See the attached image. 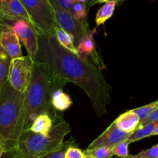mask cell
<instances>
[{
	"instance_id": "cell-1",
	"label": "cell",
	"mask_w": 158,
	"mask_h": 158,
	"mask_svg": "<svg viewBox=\"0 0 158 158\" xmlns=\"http://www.w3.org/2000/svg\"><path fill=\"white\" fill-rule=\"evenodd\" d=\"M35 60L48 67L51 90L63 89L67 83H73L85 92L98 117L106 113L112 102V88L93 62L68 51L55 36L45 34H39V51Z\"/></svg>"
},
{
	"instance_id": "cell-2",
	"label": "cell",
	"mask_w": 158,
	"mask_h": 158,
	"mask_svg": "<svg viewBox=\"0 0 158 158\" xmlns=\"http://www.w3.org/2000/svg\"><path fill=\"white\" fill-rule=\"evenodd\" d=\"M26 123V92H19L8 81L0 89V143L5 150L16 147Z\"/></svg>"
},
{
	"instance_id": "cell-3",
	"label": "cell",
	"mask_w": 158,
	"mask_h": 158,
	"mask_svg": "<svg viewBox=\"0 0 158 158\" xmlns=\"http://www.w3.org/2000/svg\"><path fill=\"white\" fill-rule=\"evenodd\" d=\"M71 132L69 123L57 114L48 135L33 133L30 129L24 130L16 147L13 149V153L17 158H44L59 150L65 136Z\"/></svg>"
},
{
	"instance_id": "cell-4",
	"label": "cell",
	"mask_w": 158,
	"mask_h": 158,
	"mask_svg": "<svg viewBox=\"0 0 158 158\" xmlns=\"http://www.w3.org/2000/svg\"><path fill=\"white\" fill-rule=\"evenodd\" d=\"M51 78L48 67L43 62L35 60L31 79L26 92L25 130L40 114L47 113L53 118L58 114L51 105Z\"/></svg>"
},
{
	"instance_id": "cell-5",
	"label": "cell",
	"mask_w": 158,
	"mask_h": 158,
	"mask_svg": "<svg viewBox=\"0 0 158 158\" xmlns=\"http://www.w3.org/2000/svg\"><path fill=\"white\" fill-rule=\"evenodd\" d=\"M39 34L54 36L57 24L49 0H20Z\"/></svg>"
},
{
	"instance_id": "cell-6",
	"label": "cell",
	"mask_w": 158,
	"mask_h": 158,
	"mask_svg": "<svg viewBox=\"0 0 158 158\" xmlns=\"http://www.w3.org/2000/svg\"><path fill=\"white\" fill-rule=\"evenodd\" d=\"M49 2L57 26L74 37L76 45L84 36L92 33L85 19H77L71 12L60 6L56 0H49Z\"/></svg>"
},
{
	"instance_id": "cell-7",
	"label": "cell",
	"mask_w": 158,
	"mask_h": 158,
	"mask_svg": "<svg viewBox=\"0 0 158 158\" xmlns=\"http://www.w3.org/2000/svg\"><path fill=\"white\" fill-rule=\"evenodd\" d=\"M34 60L30 56L12 59L7 81L18 92L23 93L27 92L32 77Z\"/></svg>"
},
{
	"instance_id": "cell-8",
	"label": "cell",
	"mask_w": 158,
	"mask_h": 158,
	"mask_svg": "<svg viewBox=\"0 0 158 158\" xmlns=\"http://www.w3.org/2000/svg\"><path fill=\"white\" fill-rule=\"evenodd\" d=\"M13 30L23 44L28 56L36 58L39 51V33L33 23L26 19H18L12 23Z\"/></svg>"
},
{
	"instance_id": "cell-9",
	"label": "cell",
	"mask_w": 158,
	"mask_h": 158,
	"mask_svg": "<svg viewBox=\"0 0 158 158\" xmlns=\"http://www.w3.org/2000/svg\"><path fill=\"white\" fill-rule=\"evenodd\" d=\"M0 47L12 59L23 56L20 41L12 24L6 23H0Z\"/></svg>"
},
{
	"instance_id": "cell-10",
	"label": "cell",
	"mask_w": 158,
	"mask_h": 158,
	"mask_svg": "<svg viewBox=\"0 0 158 158\" xmlns=\"http://www.w3.org/2000/svg\"><path fill=\"white\" fill-rule=\"evenodd\" d=\"M22 19L32 23L20 0H7L0 6V23H13L15 21Z\"/></svg>"
},
{
	"instance_id": "cell-11",
	"label": "cell",
	"mask_w": 158,
	"mask_h": 158,
	"mask_svg": "<svg viewBox=\"0 0 158 158\" xmlns=\"http://www.w3.org/2000/svg\"><path fill=\"white\" fill-rule=\"evenodd\" d=\"M130 134V133H127L118 129L115 122H113L89 146L88 149H94L100 147L112 149L115 145L127 139Z\"/></svg>"
},
{
	"instance_id": "cell-12",
	"label": "cell",
	"mask_w": 158,
	"mask_h": 158,
	"mask_svg": "<svg viewBox=\"0 0 158 158\" xmlns=\"http://www.w3.org/2000/svg\"><path fill=\"white\" fill-rule=\"evenodd\" d=\"M78 55L84 59H88V57H92L93 63L98 68H105L102 60L100 58L99 55L95 50V40L93 38V32L86 35L82 38L76 45Z\"/></svg>"
},
{
	"instance_id": "cell-13",
	"label": "cell",
	"mask_w": 158,
	"mask_h": 158,
	"mask_svg": "<svg viewBox=\"0 0 158 158\" xmlns=\"http://www.w3.org/2000/svg\"><path fill=\"white\" fill-rule=\"evenodd\" d=\"M114 122L118 129L127 133H131L137 128L140 119L131 109L121 114Z\"/></svg>"
},
{
	"instance_id": "cell-14",
	"label": "cell",
	"mask_w": 158,
	"mask_h": 158,
	"mask_svg": "<svg viewBox=\"0 0 158 158\" xmlns=\"http://www.w3.org/2000/svg\"><path fill=\"white\" fill-rule=\"evenodd\" d=\"M54 124V118L47 113L38 115L33 119L28 129L32 132L43 135H48Z\"/></svg>"
},
{
	"instance_id": "cell-15",
	"label": "cell",
	"mask_w": 158,
	"mask_h": 158,
	"mask_svg": "<svg viewBox=\"0 0 158 158\" xmlns=\"http://www.w3.org/2000/svg\"><path fill=\"white\" fill-rule=\"evenodd\" d=\"M51 102L56 111L63 112L69 109L72 105V100L68 94L63 92V89H58L53 90L51 92Z\"/></svg>"
},
{
	"instance_id": "cell-16",
	"label": "cell",
	"mask_w": 158,
	"mask_h": 158,
	"mask_svg": "<svg viewBox=\"0 0 158 158\" xmlns=\"http://www.w3.org/2000/svg\"><path fill=\"white\" fill-rule=\"evenodd\" d=\"M156 127H158V120L146 124L139 128L136 129L133 133H130L126 140L128 142L129 144H130L144 138L153 136V133Z\"/></svg>"
},
{
	"instance_id": "cell-17",
	"label": "cell",
	"mask_w": 158,
	"mask_h": 158,
	"mask_svg": "<svg viewBox=\"0 0 158 158\" xmlns=\"http://www.w3.org/2000/svg\"><path fill=\"white\" fill-rule=\"evenodd\" d=\"M117 5V0H109L98 10L95 16L96 27L104 24L113 15Z\"/></svg>"
},
{
	"instance_id": "cell-18",
	"label": "cell",
	"mask_w": 158,
	"mask_h": 158,
	"mask_svg": "<svg viewBox=\"0 0 158 158\" xmlns=\"http://www.w3.org/2000/svg\"><path fill=\"white\" fill-rule=\"evenodd\" d=\"M54 36H55L56 39L57 40V41L62 46L64 47L68 51H71L74 54H78L77 48H76L74 39L71 34H69L66 31H64L63 29H61L58 26H57L55 27V33H54Z\"/></svg>"
},
{
	"instance_id": "cell-19",
	"label": "cell",
	"mask_w": 158,
	"mask_h": 158,
	"mask_svg": "<svg viewBox=\"0 0 158 158\" xmlns=\"http://www.w3.org/2000/svg\"><path fill=\"white\" fill-rule=\"evenodd\" d=\"M12 58L0 47V89L8 79Z\"/></svg>"
},
{
	"instance_id": "cell-20",
	"label": "cell",
	"mask_w": 158,
	"mask_h": 158,
	"mask_svg": "<svg viewBox=\"0 0 158 158\" xmlns=\"http://www.w3.org/2000/svg\"><path fill=\"white\" fill-rule=\"evenodd\" d=\"M85 154L90 155L95 158H112L114 155L111 148L106 147H100L94 149H87L84 150Z\"/></svg>"
},
{
	"instance_id": "cell-21",
	"label": "cell",
	"mask_w": 158,
	"mask_h": 158,
	"mask_svg": "<svg viewBox=\"0 0 158 158\" xmlns=\"http://www.w3.org/2000/svg\"><path fill=\"white\" fill-rule=\"evenodd\" d=\"M158 107V100L156 101L150 103L148 105H146V106H141V107L136 108V109H132L136 115L139 116L140 121L143 120L154 110L155 109Z\"/></svg>"
},
{
	"instance_id": "cell-22",
	"label": "cell",
	"mask_w": 158,
	"mask_h": 158,
	"mask_svg": "<svg viewBox=\"0 0 158 158\" xmlns=\"http://www.w3.org/2000/svg\"><path fill=\"white\" fill-rule=\"evenodd\" d=\"M129 145L127 140H123L112 147V154L119 158H129L130 153H129Z\"/></svg>"
},
{
	"instance_id": "cell-23",
	"label": "cell",
	"mask_w": 158,
	"mask_h": 158,
	"mask_svg": "<svg viewBox=\"0 0 158 158\" xmlns=\"http://www.w3.org/2000/svg\"><path fill=\"white\" fill-rule=\"evenodd\" d=\"M71 13L78 20H84L87 17V6L85 3L74 2L71 7Z\"/></svg>"
},
{
	"instance_id": "cell-24",
	"label": "cell",
	"mask_w": 158,
	"mask_h": 158,
	"mask_svg": "<svg viewBox=\"0 0 158 158\" xmlns=\"http://www.w3.org/2000/svg\"><path fill=\"white\" fill-rule=\"evenodd\" d=\"M129 158H158V144L136 155H130Z\"/></svg>"
},
{
	"instance_id": "cell-25",
	"label": "cell",
	"mask_w": 158,
	"mask_h": 158,
	"mask_svg": "<svg viewBox=\"0 0 158 158\" xmlns=\"http://www.w3.org/2000/svg\"><path fill=\"white\" fill-rule=\"evenodd\" d=\"M74 143V141L73 140V139H70V140L67 141V142H64L61 147H60L59 150H56V151L47 155V156H44V158H64L65 153H66L68 148L70 146L72 145V144Z\"/></svg>"
},
{
	"instance_id": "cell-26",
	"label": "cell",
	"mask_w": 158,
	"mask_h": 158,
	"mask_svg": "<svg viewBox=\"0 0 158 158\" xmlns=\"http://www.w3.org/2000/svg\"><path fill=\"white\" fill-rule=\"evenodd\" d=\"M85 154L84 151L79 149L75 146V144H72L70 146L65 153L64 158H85Z\"/></svg>"
},
{
	"instance_id": "cell-27",
	"label": "cell",
	"mask_w": 158,
	"mask_h": 158,
	"mask_svg": "<svg viewBox=\"0 0 158 158\" xmlns=\"http://www.w3.org/2000/svg\"><path fill=\"white\" fill-rule=\"evenodd\" d=\"M158 120V107L156 109H155L145 119L143 120L140 121L139 124L138 125L137 128H139V127H143V126L146 125L147 123H150L154 122V121H157ZM136 128V129H137Z\"/></svg>"
},
{
	"instance_id": "cell-28",
	"label": "cell",
	"mask_w": 158,
	"mask_h": 158,
	"mask_svg": "<svg viewBox=\"0 0 158 158\" xmlns=\"http://www.w3.org/2000/svg\"><path fill=\"white\" fill-rule=\"evenodd\" d=\"M56 1L58 2V4L60 6L71 12V7H72L73 4H74L73 0H56Z\"/></svg>"
},
{
	"instance_id": "cell-29",
	"label": "cell",
	"mask_w": 158,
	"mask_h": 158,
	"mask_svg": "<svg viewBox=\"0 0 158 158\" xmlns=\"http://www.w3.org/2000/svg\"><path fill=\"white\" fill-rule=\"evenodd\" d=\"M0 158H17V157L15 156L13 150H5L3 154L2 155V156H1Z\"/></svg>"
},
{
	"instance_id": "cell-30",
	"label": "cell",
	"mask_w": 158,
	"mask_h": 158,
	"mask_svg": "<svg viewBox=\"0 0 158 158\" xmlns=\"http://www.w3.org/2000/svg\"><path fill=\"white\" fill-rule=\"evenodd\" d=\"M109 0H92L89 3V6H92L95 5V4H101V3H105V2H108Z\"/></svg>"
},
{
	"instance_id": "cell-31",
	"label": "cell",
	"mask_w": 158,
	"mask_h": 158,
	"mask_svg": "<svg viewBox=\"0 0 158 158\" xmlns=\"http://www.w3.org/2000/svg\"><path fill=\"white\" fill-rule=\"evenodd\" d=\"M4 152H5V148H4V147L2 146V144L0 143V157L2 156V155L3 154Z\"/></svg>"
},
{
	"instance_id": "cell-32",
	"label": "cell",
	"mask_w": 158,
	"mask_h": 158,
	"mask_svg": "<svg viewBox=\"0 0 158 158\" xmlns=\"http://www.w3.org/2000/svg\"><path fill=\"white\" fill-rule=\"evenodd\" d=\"M89 0H73V2H81V3H86Z\"/></svg>"
},
{
	"instance_id": "cell-33",
	"label": "cell",
	"mask_w": 158,
	"mask_h": 158,
	"mask_svg": "<svg viewBox=\"0 0 158 158\" xmlns=\"http://www.w3.org/2000/svg\"><path fill=\"white\" fill-rule=\"evenodd\" d=\"M153 136H158V127H156L155 128L154 131L153 133Z\"/></svg>"
},
{
	"instance_id": "cell-34",
	"label": "cell",
	"mask_w": 158,
	"mask_h": 158,
	"mask_svg": "<svg viewBox=\"0 0 158 158\" xmlns=\"http://www.w3.org/2000/svg\"><path fill=\"white\" fill-rule=\"evenodd\" d=\"M85 158H95V157H93L92 156H90V155L85 154Z\"/></svg>"
},
{
	"instance_id": "cell-35",
	"label": "cell",
	"mask_w": 158,
	"mask_h": 158,
	"mask_svg": "<svg viewBox=\"0 0 158 158\" xmlns=\"http://www.w3.org/2000/svg\"><path fill=\"white\" fill-rule=\"evenodd\" d=\"M6 1H7V0H0V6L2 5V4L3 3V2H5Z\"/></svg>"
},
{
	"instance_id": "cell-36",
	"label": "cell",
	"mask_w": 158,
	"mask_h": 158,
	"mask_svg": "<svg viewBox=\"0 0 158 158\" xmlns=\"http://www.w3.org/2000/svg\"><path fill=\"white\" fill-rule=\"evenodd\" d=\"M118 1H122V0H117V2H118Z\"/></svg>"
}]
</instances>
